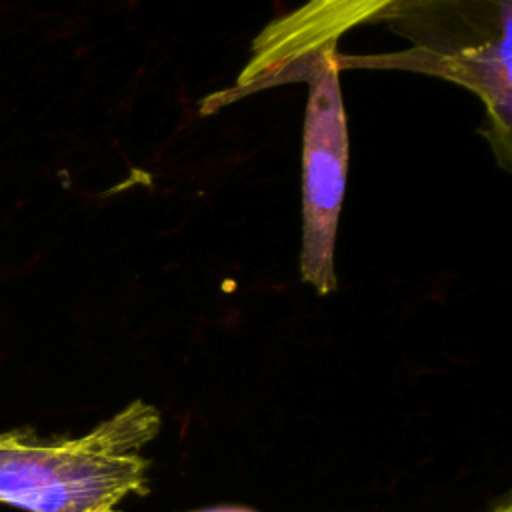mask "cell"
I'll list each match as a JSON object with an SVG mask.
<instances>
[{"mask_svg": "<svg viewBox=\"0 0 512 512\" xmlns=\"http://www.w3.org/2000/svg\"><path fill=\"white\" fill-rule=\"evenodd\" d=\"M432 2L440 0H306L256 34L236 84L204 100L202 112H214L248 92L288 82L308 58L336 46L342 34L360 24L400 16L404 8Z\"/></svg>", "mask_w": 512, "mask_h": 512, "instance_id": "obj_3", "label": "cell"}, {"mask_svg": "<svg viewBox=\"0 0 512 512\" xmlns=\"http://www.w3.org/2000/svg\"><path fill=\"white\" fill-rule=\"evenodd\" d=\"M338 56L336 46H328L296 68L290 78L306 80L310 86L302 134L300 276L320 296L338 288L334 248L348 170Z\"/></svg>", "mask_w": 512, "mask_h": 512, "instance_id": "obj_2", "label": "cell"}, {"mask_svg": "<svg viewBox=\"0 0 512 512\" xmlns=\"http://www.w3.org/2000/svg\"><path fill=\"white\" fill-rule=\"evenodd\" d=\"M354 64L420 70L464 84L486 104L496 150L502 156L510 154V26L502 30L500 38H488L476 46L450 52L414 48L386 58L356 60Z\"/></svg>", "mask_w": 512, "mask_h": 512, "instance_id": "obj_4", "label": "cell"}, {"mask_svg": "<svg viewBox=\"0 0 512 512\" xmlns=\"http://www.w3.org/2000/svg\"><path fill=\"white\" fill-rule=\"evenodd\" d=\"M492 512H512L510 510V500H504L496 510H492Z\"/></svg>", "mask_w": 512, "mask_h": 512, "instance_id": "obj_6", "label": "cell"}, {"mask_svg": "<svg viewBox=\"0 0 512 512\" xmlns=\"http://www.w3.org/2000/svg\"><path fill=\"white\" fill-rule=\"evenodd\" d=\"M160 426V410L138 398L78 438L0 432V504L24 512H120L124 498L150 492L144 446Z\"/></svg>", "mask_w": 512, "mask_h": 512, "instance_id": "obj_1", "label": "cell"}, {"mask_svg": "<svg viewBox=\"0 0 512 512\" xmlns=\"http://www.w3.org/2000/svg\"><path fill=\"white\" fill-rule=\"evenodd\" d=\"M198 512H252L244 508H212V510H198Z\"/></svg>", "mask_w": 512, "mask_h": 512, "instance_id": "obj_5", "label": "cell"}]
</instances>
